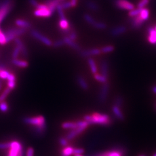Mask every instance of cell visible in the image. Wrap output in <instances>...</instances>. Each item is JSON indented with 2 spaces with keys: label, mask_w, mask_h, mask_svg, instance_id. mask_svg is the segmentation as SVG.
<instances>
[{
  "label": "cell",
  "mask_w": 156,
  "mask_h": 156,
  "mask_svg": "<svg viewBox=\"0 0 156 156\" xmlns=\"http://www.w3.org/2000/svg\"><path fill=\"white\" fill-rule=\"evenodd\" d=\"M140 16L144 21L147 20L149 19V9H146V8H143L142 9V11H141L140 14Z\"/></svg>",
  "instance_id": "cell-30"
},
{
  "label": "cell",
  "mask_w": 156,
  "mask_h": 156,
  "mask_svg": "<svg viewBox=\"0 0 156 156\" xmlns=\"http://www.w3.org/2000/svg\"><path fill=\"white\" fill-rule=\"evenodd\" d=\"M93 26L96 28V29H98V30H105L107 26L106 24L104 23V22H96L93 25Z\"/></svg>",
  "instance_id": "cell-31"
},
{
  "label": "cell",
  "mask_w": 156,
  "mask_h": 156,
  "mask_svg": "<svg viewBox=\"0 0 156 156\" xmlns=\"http://www.w3.org/2000/svg\"><path fill=\"white\" fill-rule=\"evenodd\" d=\"M149 0H142L138 4V8L143 9L144 7L149 4Z\"/></svg>",
  "instance_id": "cell-44"
},
{
  "label": "cell",
  "mask_w": 156,
  "mask_h": 156,
  "mask_svg": "<svg viewBox=\"0 0 156 156\" xmlns=\"http://www.w3.org/2000/svg\"><path fill=\"white\" fill-rule=\"evenodd\" d=\"M155 30H156V26H155Z\"/></svg>",
  "instance_id": "cell-62"
},
{
  "label": "cell",
  "mask_w": 156,
  "mask_h": 156,
  "mask_svg": "<svg viewBox=\"0 0 156 156\" xmlns=\"http://www.w3.org/2000/svg\"><path fill=\"white\" fill-rule=\"evenodd\" d=\"M28 1H29V3L31 5H33V7H37L39 4L37 0H28Z\"/></svg>",
  "instance_id": "cell-53"
},
{
  "label": "cell",
  "mask_w": 156,
  "mask_h": 156,
  "mask_svg": "<svg viewBox=\"0 0 156 156\" xmlns=\"http://www.w3.org/2000/svg\"><path fill=\"white\" fill-rule=\"evenodd\" d=\"M101 73L102 75L105 76V77L108 78V63L106 60H103L101 62Z\"/></svg>",
  "instance_id": "cell-21"
},
{
  "label": "cell",
  "mask_w": 156,
  "mask_h": 156,
  "mask_svg": "<svg viewBox=\"0 0 156 156\" xmlns=\"http://www.w3.org/2000/svg\"><path fill=\"white\" fill-rule=\"evenodd\" d=\"M16 86V82L15 81H8V87L10 88L11 90H13L15 89Z\"/></svg>",
  "instance_id": "cell-50"
},
{
  "label": "cell",
  "mask_w": 156,
  "mask_h": 156,
  "mask_svg": "<svg viewBox=\"0 0 156 156\" xmlns=\"http://www.w3.org/2000/svg\"><path fill=\"white\" fill-rule=\"evenodd\" d=\"M114 3L115 6L120 9L131 11L134 9V5L128 0H115Z\"/></svg>",
  "instance_id": "cell-6"
},
{
  "label": "cell",
  "mask_w": 156,
  "mask_h": 156,
  "mask_svg": "<svg viewBox=\"0 0 156 156\" xmlns=\"http://www.w3.org/2000/svg\"><path fill=\"white\" fill-rule=\"evenodd\" d=\"M114 50H115V47L112 45L104 46L101 49V53H109L113 52Z\"/></svg>",
  "instance_id": "cell-32"
},
{
  "label": "cell",
  "mask_w": 156,
  "mask_h": 156,
  "mask_svg": "<svg viewBox=\"0 0 156 156\" xmlns=\"http://www.w3.org/2000/svg\"><path fill=\"white\" fill-rule=\"evenodd\" d=\"M86 128L84 127H77L75 129L71 130V131H69L68 134L66 136V138L67 140H71L77 136L78 135L81 134L83 131H85Z\"/></svg>",
  "instance_id": "cell-11"
},
{
  "label": "cell",
  "mask_w": 156,
  "mask_h": 156,
  "mask_svg": "<svg viewBox=\"0 0 156 156\" xmlns=\"http://www.w3.org/2000/svg\"><path fill=\"white\" fill-rule=\"evenodd\" d=\"M76 123H77V127H84V128H86L89 126V124L87 121H85V120H83V121H79L76 122Z\"/></svg>",
  "instance_id": "cell-43"
},
{
  "label": "cell",
  "mask_w": 156,
  "mask_h": 156,
  "mask_svg": "<svg viewBox=\"0 0 156 156\" xmlns=\"http://www.w3.org/2000/svg\"><path fill=\"white\" fill-rule=\"evenodd\" d=\"M14 41H15V42L16 44V45L20 48V51L22 52V54L24 56H27V55H28L27 50L25 45L23 43V42L20 40V39L18 37H16L14 39Z\"/></svg>",
  "instance_id": "cell-18"
},
{
  "label": "cell",
  "mask_w": 156,
  "mask_h": 156,
  "mask_svg": "<svg viewBox=\"0 0 156 156\" xmlns=\"http://www.w3.org/2000/svg\"><path fill=\"white\" fill-rule=\"evenodd\" d=\"M27 31L26 28H12L7 30L4 34L6 37V43H8L14 40L17 37L23 35Z\"/></svg>",
  "instance_id": "cell-4"
},
{
  "label": "cell",
  "mask_w": 156,
  "mask_h": 156,
  "mask_svg": "<svg viewBox=\"0 0 156 156\" xmlns=\"http://www.w3.org/2000/svg\"><path fill=\"white\" fill-rule=\"evenodd\" d=\"M7 79L8 80V81H15V80H16V78H15V75H14V74L10 73L9 75V76H8V77H7Z\"/></svg>",
  "instance_id": "cell-54"
},
{
  "label": "cell",
  "mask_w": 156,
  "mask_h": 156,
  "mask_svg": "<svg viewBox=\"0 0 156 156\" xmlns=\"http://www.w3.org/2000/svg\"><path fill=\"white\" fill-rule=\"evenodd\" d=\"M22 147H23V146L19 142L12 141L7 156H18L19 151Z\"/></svg>",
  "instance_id": "cell-7"
},
{
  "label": "cell",
  "mask_w": 156,
  "mask_h": 156,
  "mask_svg": "<svg viewBox=\"0 0 156 156\" xmlns=\"http://www.w3.org/2000/svg\"><path fill=\"white\" fill-rule=\"evenodd\" d=\"M12 64H14L15 65L20 67V68H26L28 66V62L26 61L23 60H20L18 59H13L12 60Z\"/></svg>",
  "instance_id": "cell-22"
},
{
  "label": "cell",
  "mask_w": 156,
  "mask_h": 156,
  "mask_svg": "<svg viewBox=\"0 0 156 156\" xmlns=\"http://www.w3.org/2000/svg\"><path fill=\"white\" fill-rule=\"evenodd\" d=\"M139 156H146V155H140Z\"/></svg>",
  "instance_id": "cell-61"
},
{
  "label": "cell",
  "mask_w": 156,
  "mask_h": 156,
  "mask_svg": "<svg viewBox=\"0 0 156 156\" xmlns=\"http://www.w3.org/2000/svg\"><path fill=\"white\" fill-rule=\"evenodd\" d=\"M130 22L132 28L138 29L142 26L144 21L142 19L139 15L138 16L132 18V19L130 20Z\"/></svg>",
  "instance_id": "cell-10"
},
{
  "label": "cell",
  "mask_w": 156,
  "mask_h": 156,
  "mask_svg": "<svg viewBox=\"0 0 156 156\" xmlns=\"http://www.w3.org/2000/svg\"><path fill=\"white\" fill-rule=\"evenodd\" d=\"M74 156H83L82 154H75Z\"/></svg>",
  "instance_id": "cell-59"
},
{
  "label": "cell",
  "mask_w": 156,
  "mask_h": 156,
  "mask_svg": "<svg viewBox=\"0 0 156 156\" xmlns=\"http://www.w3.org/2000/svg\"><path fill=\"white\" fill-rule=\"evenodd\" d=\"M56 9H57V13L58 14V16L60 18V19H66L65 18V14L64 13V9L61 8V5H60V4L57 5V7H56Z\"/></svg>",
  "instance_id": "cell-33"
},
{
  "label": "cell",
  "mask_w": 156,
  "mask_h": 156,
  "mask_svg": "<svg viewBox=\"0 0 156 156\" xmlns=\"http://www.w3.org/2000/svg\"><path fill=\"white\" fill-rule=\"evenodd\" d=\"M59 142L63 147H66L68 145V140L66 138H60L59 139Z\"/></svg>",
  "instance_id": "cell-47"
},
{
  "label": "cell",
  "mask_w": 156,
  "mask_h": 156,
  "mask_svg": "<svg viewBox=\"0 0 156 156\" xmlns=\"http://www.w3.org/2000/svg\"><path fill=\"white\" fill-rule=\"evenodd\" d=\"M112 112H113L114 115L116 116V117L117 119H119V120H121V121H123L124 120V116L123 113H122L120 107L114 105L112 106Z\"/></svg>",
  "instance_id": "cell-17"
},
{
  "label": "cell",
  "mask_w": 156,
  "mask_h": 156,
  "mask_svg": "<svg viewBox=\"0 0 156 156\" xmlns=\"http://www.w3.org/2000/svg\"><path fill=\"white\" fill-rule=\"evenodd\" d=\"M72 7H75L77 5V0H71V1Z\"/></svg>",
  "instance_id": "cell-55"
},
{
  "label": "cell",
  "mask_w": 156,
  "mask_h": 156,
  "mask_svg": "<svg viewBox=\"0 0 156 156\" xmlns=\"http://www.w3.org/2000/svg\"><path fill=\"white\" fill-rule=\"evenodd\" d=\"M65 45V43H64V41H63V39H60V40H58V41H56V42H54L53 43V46L55 48H58V47H60L62 46H64Z\"/></svg>",
  "instance_id": "cell-38"
},
{
  "label": "cell",
  "mask_w": 156,
  "mask_h": 156,
  "mask_svg": "<svg viewBox=\"0 0 156 156\" xmlns=\"http://www.w3.org/2000/svg\"><path fill=\"white\" fill-rule=\"evenodd\" d=\"M83 18H84L85 20L87 23H88L89 24H91L92 26H93L95 23V22H96L95 20L90 15H89V14H85L84 16H83Z\"/></svg>",
  "instance_id": "cell-34"
},
{
  "label": "cell",
  "mask_w": 156,
  "mask_h": 156,
  "mask_svg": "<svg viewBox=\"0 0 156 156\" xmlns=\"http://www.w3.org/2000/svg\"><path fill=\"white\" fill-rule=\"evenodd\" d=\"M31 35L34 38L38 39V41L42 42L44 45L47 46H51L53 45V43L50 39L45 37V35L41 34L39 32L35 30H33L31 31Z\"/></svg>",
  "instance_id": "cell-5"
},
{
  "label": "cell",
  "mask_w": 156,
  "mask_h": 156,
  "mask_svg": "<svg viewBox=\"0 0 156 156\" xmlns=\"http://www.w3.org/2000/svg\"><path fill=\"white\" fill-rule=\"evenodd\" d=\"M23 121L26 124L34 126V130L38 134H42L46 129L45 119L43 116L24 117Z\"/></svg>",
  "instance_id": "cell-1"
},
{
  "label": "cell",
  "mask_w": 156,
  "mask_h": 156,
  "mask_svg": "<svg viewBox=\"0 0 156 156\" xmlns=\"http://www.w3.org/2000/svg\"><path fill=\"white\" fill-rule=\"evenodd\" d=\"M84 120L90 124H100L108 125L111 123L109 116L105 114L94 113L91 115H86Z\"/></svg>",
  "instance_id": "cell-2"
},
{
  "label": "cell",
  "mask_w": 156,
  "mask_h": 156,
  "mask_svg": "<svg viewBox=\"0 0 156 156\" xmlns=\"http://www.w3.org/2000/svg\"><path fill=\"white\" fill-rule=\"evenodd\" d=\"M20 52V48L18 46H16V47L15 48L14 52H13V53H12V58H13V59H16L18 58Z\"/></svg>",
  "instance_id": "cell-42"
},
{
  "label": "cell",
  "mask_w": 156,
  "mask_h": 156,
  "mask_svg": "<svg viewBox=\"0 0 156 156\" xmlns=\"http://www.w3.org/2000/svg\"><path fill=\"white\" fill-rule=\"evenodd\" d=\"M65 0H46L45 4L48 7L50 11L53 14L56 9L57 5L64 2Z\"/></svg>",
  "instance_id": "cell-12"
},
{
  "label": "cell",
  "mask_w": 156,
  "mask_h": 156,
  "mask_svg": "<svg viewBox=\"0 0 156 156\" xmlns=\"http://www.w3.org/2000/svg\"><path fill=\"white\" fill-rule=\"evenodd\" d=\"M77 82L79 86L84 90H87L89 89V85L84 78L81 76H78L77 77Z\"/></svg>",
  "instance_id": "cell-19"
},
{
  "label": "cell",
  "mask_w": 156,
  "mask_h": 156,
  "mask_svg": "<svg viewBox=\"0 0 156 156\" xmlns=\"http://www.w3.org/2000/svg\"><path fill=\"white\" fill-rule=\"evenodd\" d=\"M85 151L82 148H74L73 154H82Z\"/></svg>",
  "instance_id": "cell-49"
},
{
  "label": "cell",
  "mask_w": 156,
  "mask_h": 156,
  "mask_svg": "<svg viewBox=\"0 0 156 156\" xmlns=\"http://www.w3.org/2000/svg\"><path fill=\"white\" fill-rule=\"evenodd\" d=\"M101 53V51L99 49H90L82 50L80 52V55L83 57H89L92 56H97Z\"/></svg>",
  "instance_id": "cell-9"
},
{
  "label": "cell",
  "mask_w": 156,
  "mask_h": 156,
  "mask_svg": "<svg viewBox=\"0 0 156 156\" xmlns=\"http://www.w3.org/2000/svg\"><path fill=\"white\" fill-rule=\"evenodd\" d=\"M123 100L121 97H117L115 98V105L119 106V107H121L123 105Z\"/></svg>",
  "instance_id": "cell-41"
},
{
  "label": "cell",
  "mask_w": 156,
  "mask_h": 156,
  "mask_svg": "<svg viewBox=\"0 0 156 156\" xmlns=\"http://www.w3.org/2000/svg\"><path fill=\"white\" fill-rule=\"evenodd\" d=\"M142 9L138 8V9H132L131 11H130L128 15H129V16H130L131 18L138 16V15H140V12L142 11Z\"/></svg>",
  "instance_id": "cell-35"
},
{
  "label": "cell",
  "mask_w": 156,
  "mask_h": 156,
  "mask_svg": "<svg viewBox=\"0 0 156 156\" xmlns=\"http://www.w3.org/2000/svg\"><path fill=\"white\" fill-rule=\"evenodd\" d=\"M6 43V37L5 34L0 29V44L3 45Z\"/></svg>",
  "instance_id": "cell-39"
},
{
  "label": "cell",
  "mask_w": 156,
  "mask_h": 156,
  "mask_svg": "<svg viewBox=\"0 0 156 156\" xmlns=\"http://www.w3.org/2000/svg\"><path fill=\"white\" fill-rule=\"evenodd\" d=\"M1 88H2V83H1V79H0V90H1Z\"/></svg>",
  "instance_id": "cell-58"
},
{
  "label": "cell",
  "mask_w": 156,
  "mask_h": 156,
  "mask_svg": "<svg viewBox=\"0 0 156 156\" xmlns=\"http://www.w3.org/2000/svg\"><path fill=\"white\" fill-rule=\"evenodd\" d=\"M109 84L107 82L103 83L99 93V101L101 103H104L106 100L109 92Z\"/></svg>",
  "instance_id": "cell-8"
},
{
  "label": "cell",
  "mask_w": 156,
  "mask_h": 156,
  "mask_svg": "<svg viewBox=\"0 0 156 156\" xmlns=\"http://www.w3.org/2000/svg\"><path fill=\"white\" fill-rule=\"evenodd\" d=\"M74 148L71 146H66L61 151L62 156H70L72 154H73Z\"/></svg>",
  "instance_id": "cell-23"
},
{
  "label": "cell",
  "mask_w": 156,
  "mask_h": 156,
  "mask_svg": "<svg viewBox=\"0 0 156 156\" xmlns=\"http://www.w3.org/2000/svg\"><path fill=\"white\" fill-rule=\"evenodd\" d=\"M61 127L64 129L73 130L77 127V123L74 122H64L62 124Z\"/></svg>",
  "instance_id": "cell-24"
},
{
  "label": "cell",
  "mask_w": 156,
  "mask_h": 156,
  "mask_svg": "<svg viewBox=\"0 0 156 156\" xmlns=\"http://www.w3.org/2000/svg\"><path fill=\"white\" fill-rule=\"evenodd\" d=\"M8 110V105L5 101L0 102V111L2 112H6Z\"/></svg>",
  "instance_id": "cell-37"
},
{
  "label": "cell",
  "mask_w": 156,
  "mask_h": 156,
  "mask_svg": "<svg viewBox=\"0 0 156 156\" xmlns=\"http://www.w3.org/2000/svg\"><path fill=\"white\" fill-rule=\"evenodd\" d=\"M77 33L74 31H72V32H71L69 34H68V38L69 39H71V40L72 41H75L76 38H77Z\"/></svg>",
  "instance_id": "cell-48"
},
{
  "label": "cell",
  "mask_w": 156,
  "mask_h": 156,
  "mask_svg": "<svg viewBox=\"0 0 156 156\" xmlns=\"http://www.w3.org/2000/svg\"><path fill=\"white\" fill-rule=\"evenodd\" d=\"M34 149L33 147H30L27 150L26 156H34Z\"/></svg>",
  "instance_id": "cell-51"
},
{
  "label": "cell",
  "mask_w": 156,
  "mask_h": 156,
  "mask_svg": "<svg viewBox=\"0 0 156 156\" xmlns=\"http://www.w3.org/2000/svg\"><path fill=\"white\" fill-rule=\"evenodd\" d=\"M86 6L89 9L94 11H96L98 10L99 9V7L97 4H96L93 1H92V0H89V1L86 2Z\"/></svg>",
  "instance_id": "cell-26"
},
{
  "label": "cell",
  "mask_w": 156,
  "mask_h": 156,
  "mask_svg": "<svg viewBox=\"0 0 156 156\" xmlns=\"http://www.w3.org/2000/svg\"><path fill=\"white\" fill-rule=\"evenodd\" d=\"M11 145V142H5V143H0V150H3L6 149H9Z\"/></svg>",
  "instance_id": "cell-45"
},
{
  "label": "cell",
  "mask_w": 156,
  "mask_h": 156,
  "mask_svg": "<svg viewBox=\"0 0 156 156\" xmlns=\"http://www.w3.org/2000/svg\"><path fill=\"white\" fill-rule=\"evenodd\" d=\"M152 91H153V93H154V94H156V86H154L152 87Z\"/></svg>",
  "instance_id": "cell-56"
},
{
  "label": "cell",
  "mask_w": 156,
  "mask_h": 156,
  "mask_svg": "<svg viewBox=\"0 0 156 156\" xmlns=\"http://www.w3.org/2000/svg\"><path fill=\"white\" fill-rule=\"evenodd\" d=\"M147 31L149 34L148 36V41L151 44L156 45V30L151 27L147 28Z\"/></svg>",
  "instance_id": "cell-16"
},
{
  "label": "cell",
  "mask_w": 156,
  "mask_h": 156,
  "mask_svg": "<svg viewBox=\"0 0 156 156\" xmlns=\"http://www.w3.org/2000/svg\"><path fill=\"white\" fill-rule=\"evenodd\" d=\"M87 61H88V63H89V65L90 66L92 72L93 74L97 73V68L96 64L94 60L92 58L89 57L88 58Z\"/></svg>",
  "instance_id": "cell-25"
},
{
  "label": "cell",
  "mask_w": 156,
  "mask_h": 156,
  "mask_svg": "<svg viewBox=\"0 0 156 156\" xmlns=\"http://www.w3.org/2000/svg\"><path fill=\"white\" fill-rule=\"evenodd\" d=\"M15 24L19 27H22L26 29L30 28L31 27V24L30 22L22 19H17L15 21Z\"/></svg>",
  "instance_id": "cell-20"
},
{
  "label": "cell",
  "mask_w": 156,
  "mask_h": 156,
  "mask_svg": "<svg viewBox=\"0 0 156 156\" xmlns=\"http://www.w3.org/2000/svg\"><path fill=\"white\" fill-rule=\"evenodd\" d=\"M63 41H64L65 44L69 46L70 47L72 48L73 49L76 50V51H81V48L79 45H77L76 43L74 42V41L71 40L69 39L68 37H66L64 38Z\"/></svg>",
  "instance_id": "cell-15"
},
{
  "label": "cell",
  "mask_w": 156,
  "mask_h": 156,
  "mask_svg": "<svg viewBox=\"0 0 156 156\" xmlns=\"http://www.w3.org/2000/svg\"><path fill=\"white\" fill-rule=\"evenodd\" d=\"M121 151L119 150H112L108 151V156H121Z\"/></svg>",
  "instance_id": "cell-40"
},
{
  "label": "cell",
  "mask_w": 156,
  "mask_h": 156,
  "mask_svg": "<svg viewBox=\"0 0 156 156\" xmlns=\"http://www.w3.org/2000/svg\"><path fill=\"white\" fill-rule=\"evenodd\" d=\"M127 31V28L123 26H120L112 28L111 31V34L113 37L119 36L124 34Z\"/></svg>",
  "instance_id": "cell-14"
},
{
  "label": "cell",
  "mask_w": 156,
  "mask_h": 156,
  "mask_svg": "<svg viewBox=\"0 0 156 156\" xmlns=\"http://www.w3.org/2000/svg\"><path fill=\"white\" fill-rule=\"evenodd\" d=\"M9 73H10V72H9L8 71L5 70V69H1V71H0V79H7Z\"/></svg>",
  "instance_id": "cell-36"
},
{
  "label": "cell",
  "mask_w": 156,
  "mask_h": 156,
  "mask_svg": "<svg viewBox=\"0 0 156 156\" xmlns=\"http://www.w3.org/2000/svg\"><path fill=\"white\" fill-rule=\"evenodd\" d=\"M59 26L62 30H65L68 28L71 25L69 24L68 22L66 20V19H63L60 20Z\"/></svg>",
  "instance_id": "cell-29"
},
{
  "label": "cell",
  "mask_w": 156,
  "mask_h": 156,
  "mask_svg": "<svg viewBox=\"0 0 156 156\" xmlns=\"http://www.w3.org/2000/svg\"><path fill=\"white\" fill-rule=\"evenodd\" d=\"M5 69V67L4 65H0V71H1V69Z\"/></svg>",
  "instance_id": "cell-57"
},
{
  "label": "cell",
  "mask_w": 156,
  "mask_h": 156,
  "mask_svg": "<svg viewBox=\"0 0 156 156\" xmlns=\"http://www.w3.org/2000/svg\"><path fill=\"white\" fill-rule=\"evenodd\" d=\"M13 7V0H0V23L9 14Z\"/></svg>",
  "instance_id": "cell-3"
},
{
  "label": "cell",
  "mask_w": 156,
  "mask_h": 156,
  "mask_svg": "<svg viewBox=\"0 0 156 156\" xmlns=\"http://www.w3.org/2000/svg\"><path fill=\"white\" fill-rule=\"evenodd\" d=\"M94 78H95L96 80H97V81H98L100 83H105L107 82L108 78L105 77V76H104L102 75L96 73V74H94Z\"/></svg>",
  "instance_id": "cell-28"
},
{
  "label": "cell",
  "mask_w": 156,
  "mask_h": 156,
  "mask_svg": "<svg viewBox=\"0 0 156 156\" xmlns=\"http://www.w3.org/2000/svg\"><path fill=\"white\" fill-rule=\"evenodd\" d=\"M153 156H156V153H155L153 154Z\"/></svg>",
  "instance_id": "cell-60"
},
{
  "label": "cell",
  "mask_w": 156,
  "mask_h": 156,
  "mask_svg": "<svg viewBox=\"0 0 156 156\" xmlns=\"http://www.w3.org/2000/svg\"><path fill=\"white\" fill-rule=\"evenodd\" d=\"M11 90H12L10 88H9L8 87L5 89V90L3 92V93L1 95H0V102L4 101L6 99V98L9 94Z\"/></svg>",
  "instance_id": "cell-27"
},
{
  "label": "cell",
  "mask_w": 156,
  "mask_h": 156,
  "mask_svg": "<svg viewBox=\"0 0 156 156\" xmlns=\"http://www.w3.org/2000/svg\"><path fill=\"white\" fill-rule=\"evenodd\" d=\"M53 13L49 8L46 9H37L34 11V15L37 17L49 18L52 15Z\"/></svg>",
  "instance_id": "cell-13"
},
{
  "label": "cell",
  "mask_w": 156,
  "mask_h": 156,
  "mask_svg": "<svg viewBox=\"0 0 156 156\" xmlns=\"http://www.w3.org/2000/svg\"><path fill=\"white\" fill-rule=\"evenodd\" d=\"M60 5L63 9H68V8H70L72 7V5H71V2H63L61 4H60Z\"/></svg>",
  "instance_id": "cell-46"
},
{
  "label": "cell",
  "mask_w": 156,
  "mask_h": 156,
  "mask_svg": "<svg viewBox=\"0 0 156 156\" xmlns=\"http://www.w3.org/2000/svg\"><path fill=\"white\" fill-rule=\"evenodd\" d=\"M37 9H46L48 8V7L45 4H38V5L36 7Z\"/></svg>",
  "instance_id": "cell-52"
}]
</instances>
